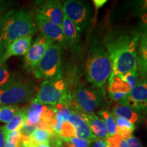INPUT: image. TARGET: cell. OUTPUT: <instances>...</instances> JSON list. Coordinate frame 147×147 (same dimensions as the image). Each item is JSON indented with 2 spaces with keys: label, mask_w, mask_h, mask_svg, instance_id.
I'll use <instances>...</instances> for the list:
<instances>
[{
  "label": "cell",
  "mask_w": 147,
  "mask_h": 147,
  "mask_svg": "<svg viewBox=\"0 0 147 147\" xmlns=\"http://www.w3.org/2000/svg\"><path fill=\"white\" fill-rule=\"evenodd\" d=\"M59 137L60 138H70L72 137H76L75 129L68 121H66L62 125Z\"/></svg>",
  "instance_id": "cell-29"
},
{
  "label": "cell",
  "mask_w": 147,
  "mask_h": 147,
  "mask_svg": "<svg viewBox=\"0 0 147 147\" xmlns=\"http://www.w3.org/2000/svg\"><path fill=\"white\" fill-rule=\"evenodd\" d=\"M5 136L2 127H0V147H5Z\"/></svg>",
  "instance_id": "cell-38"
},
{
  "label": "cell",
  "mask_w": 147,
  "mask_h": 147,
  "mask_svg": "<svg viewBox=\"0 0 147 147\" xmlns=\"http://www.w3.org/2000/svg\"><path fill=\"white\" fill-rule=\"evenodd\" d=\"M86 76L94 87L104 86L113 72V64L107 51L97 40L93 42L85 62Z\"/></svg>",
  "instance_id": "cell-3"
},
{
  "label": "cell",
  "mask_w": 147,
  "mask_h": 147,
  "mask_svg": "<svg viewBox=\"0 0 147 147\" xmlns=\"http://www.w3.org/2000/svg\"><path fill=\"white\" fill-rule=\"evenodd\" d=\"M27 121V108H23L12 117V119L2 127L5 134L10 131H20Z\"/></svg>",
  "instance_id": "cell-20"
},
{
  "label": "cell",
  "mask_w": 147,
  "mask_h": 147,
  "mask_svg": "<svg viewBox=\"0 0 147 147\" xmlns=\"http://www.w3.org/2000/svg\"><path fill=\"white\" fill-rule=\"evenodd\" d=\"M137 10L140 14H144L147 12V0L136 1Z\"/></svg>",
  "instance_id": "cell-36"
},
{
  "label": "cell",
  "mask_w": 147,
  "mask_h": 147,
  "mask_svg": "<svg viewBox=\"0 0 147 147\" xmlns=\"http://www.w3.org/2000/svg\"><path fill=\"white\" fill-rule=\"evenodd\" d=\"M36 14L47 18L51 23L61 27L64 17L63 5L61 1L55 0L42 1L37 3Z\"/></svg>",
  "instance_id": "cell-12"
},
{
  "label": "cell",
  "mask_w": 147,
  "mask_h": 147,
  "mask_svg": "<svg viewBox=\"0 0 147 147\" xmlns=\"http://www.w3.org/2000/svg\"><path fill=\"white\" fill-rule=\"evenodd\" d=\"M67 121L73 125L76 131V137L80 139L87 140L91 142H95L97 138L91 131L89 125L80 113L72 110Z\"/></svg>",
  "instance_id": "cell-14"
},
{
  "label": "cell",
  "mask_w": 147,
  "mask_h": 147,
  "mask_svg": "<svg viewBox=\"0 0 147 147\" xmlns=\"http://www.w3.org/2000/svg\"><path fill=\"white\" fill-rule=\"evenodd\" d=\"M106 142L108 144V147H129L125 140H124L117 134H115L113 136L108 137Z\"/></svg>",
  "instance_id": "cell-31"
},
{
  "label": "cell",
  "mask_w": 147,
  "mask_h": 147,
  "mask_svg": "<svg viewBox=\"0 0 147 147\" xmlns=\"http://www.w3.org/2000/svg\"><path fill=\"white\" fill-rule=\"evenodd\" d=\"M89 125L91 131L95 136L99 139H106L109 137L104 121L98 117L95 113H80Z\"/></svg>",
  "instance_id": "cell-17"
},
{
  "label": "cell",
  "mask_w": 147,
  "mask_h": 147,
  "mask_svg": "<svg viewBox=\"0 0 147 147\" xmlns=\"http://www.w3.org/2000/svg\"><path fill=\"white\" fill-rule=\"evenodd\" d=\"M115 122L117 125L116 134L122 137L124 140L131 136L136 129L135 125L121 117H115Z\"/></svg>",
  "instance_id": "cell-22"
},
{
  "label": "cell",
  "mask_w": 147,
  "mask_h": 147,
  "mask_svg": "<svg viewBox=\"0 0 147 147\" xmlns=\"http://www.w3.org/2000/svg\"><path fill=\"white\" fill-rule=\"evenodd\" d=\"M141 34L139 30H111L104 39V48L113 64L110 76L137 71V50Z\"/></svg>",
  "instance_id": "cell-1"
},
{
  "label": "cell",
  "mask_w": 147,
  "mask_h": 147,
  "mask_svg": "<svg viewBox=\"0 0 147 147\" xmlns=\"http://www.w3.org/2000/svg\"><path fill=\"white\" fill-rule=\"evenodd\" d=\"M21 147H52L50 142L38 143L32 140L29 137L21 136Z\"/></svg>",
  "instance_id": "cell-32"
},
{
  "label": "cell",
  "mask_w": 147,
  "mask_h": 147,
  "mask_svg": "<svg viewBox=\"0 0 147 147\" xmlns=\"http://www.w3.org/2000/svg\"><path fill=\"white\" fill-rule=\"evenodd\" d=\"M137 71L140 79H147V36L142 35L137 50Z\"/></svg>",
  "instance_id": "cell-18"
},
{
  "label": "cell",
  "mask_w": 147,
  "mask_h": 147,
  "mask_svg": "<svg viewBox=\"0 0 147 147\" xmlns=\"http://www.w3.org/2000/svg\"><path fill=\"white\" fill-rule=\"evenodd\" d=\"M4 49H3V48L2 47V45H1V40H0V59H1V57H2V55L3 54V53H4Z\"/></svg>",
  "instance_id": "cell-40"
},
{
  "label": "cell",
  "mask_w": 147,
  "mask_h": 147,
  "mask_svg": "<svg viewBox=\"0 0 147 147\" xmlns=\"http://www.w3.org/2000/svg\"><path fill=\"white\" fill-rule=\"evenodd\" d=\"M104 94V89L78 88L72 95V109L79 113H93L102 103Z\"/></svg>",
  "instance_id": "cell-7"
},
{
  "label": "cell",
  "mask_w": 147,
  "mask_h": 147,
  "mask_svg": "<svg viewBox=\"0 0 147 147\" xmlns=\"http://www.w3.org/2000/svg\"><path fill=\"white\" fill-rule=\"evenodd\" d=\"M56 135L54 132L46 129L36 128L32 134H31L30 138L32 140L38 143H46L50 142L51 140L54 136Z\"/></svg>",
  "instance_id": "cell-24"
},
{
  "label": "cell",
  "mask_w": 147,
  "mask_h": 147,
  "mask_svg": "<svg viewBox=\"0 0 147 147\" xmlns=\"http://www.w3.org/2000/svg\"><path fill=\"white\" fill-rule=\"evenodd\" d=\"M48 105L38 102L35 99L27 108V121L28 124L36 126L47 113L49 108Z\"/></svg>",
  "instance_id": "cell-19"
},
{
  "label": "cell",
  "mask_w": 147,
  "mask_h": 147,
  "mask_svg": "<svg viewBox=\"0 0 147 147\" xmlns=\"http://www.w3.org/2000/svg\"><path fill=\"white\" fill-rule=\"evenodd\" d=\"M61 46L53 44L34 71L35 77L47 80L61 76Z\"/></svg>",
  "instance_id": "cell-6"
},
{
  "label": "cell",
  "mask_w": 147,
  "mask_h": 147,
  "mask_svg": "<svg viewBox=\"0 0 147 147\" xmlns=\"http://www.w3.org/2000/svg\"><path fill=\"white\" fill-rule=\"evenodd\" d=\"M62 141V147H89L91 141L80 139L76 137L70 138H61Z\"/></svg>",
  "instance_id": "cell-26"
},
{
  "label": "cell",
  "mask_w": 147,
  "mask_h": 147,
  "mask_svg": "<svg viewBox=\"0 0 147 147\" xmlns=\"http://www.w3.org/2000/svg\"><path fill=\"white\" fill-rule=\"evenodd\" d=\"M118 76H120L123 80L126 82L130 86L131 89L136 85L140 80V76L138 71H131V72L125 73L124 74L118 75Z\"/></svg>",
  "instance_id": "cell-28"
},
{
  "label": "cell",
  "mask_w": 147,
  "mask_h": 147,
  "mask_svg": "<svg viewBox=\"0 0 147 147\" xmlns=\"http://www.w3.org/2000/svg\"><path fill=\"white\" fill-rule=\"evenodd\" d=\"M63 9L64 14L74 24L79 32H83L89 27L91 21L92 9L87 1H65Z\"/></svg>",
  "instance_id": "cell-8"
},
{
  "label": "cell",
  "mask_w": 147,
  "mask_h": 147,
  "mask_svg": "<svg viewBox=\"0 0 147 147\" xmlns=\"http://www.w3.org/2000/svg\"><path fill=\"white\" fill-rule=\"evenodd\" d=\"M19 110L18 105L0 106V122L8 123Z\"/></svg>",
  "instance_id": "cell-25"
},
{
  "label": "cell",
  "mask_w": 147,
  "mask_h": 147,
  "mask_svg": "<svg viewBox=\"0 0 147 147\" xmlns=\"http://www.w3.org/2000/svg\"><path fill=\"white\" fill-rule=\"evenodd\" d=\"M21 134L20 131H13L5 134V143L16 146H21Z\"/></svg>",
  "instance_id": "cell-30"
},
{
  "label": "cell",
  "mask_w": 147,
  "mask_h": 147,
  "mask_svg": "<svg viewBox=\"0 0 147 147\" xmlns=\"http://www.w3.org/2000/svg\"><path fill=\"white\" fill-rule=\"evenodd\" d=\"M34 99L45 105L53 106L61 104L72 108V93L61 76L44 80Z\"/></svg>",
  "instance_id": "cell-4"
},
{
  "label": "cell",
  "mask_w": 147,
  "mask_h": 147,
  "mask_svg": "<svg viewBox=\"0 0 147 147\" xmlns=\"http://www.w3.org/2000/svg\"><path fill=\"white\" fill-rule=\"evenodd\" d=\"M131 90L130 86L119 76H110L108 79V93L114 101L121 102Z\"/></svg>",
  "instance_id": "cell-15"
},
{
  "label": "cell",
  "mask_w": 147,
  "mask_h": 147,
  "mask_svg": "<svg viewBox=\"0 0 147 147\" xmlns=\"http://www.w3.org/2000/svg\"><path fill=\"white\" fill-rule=\"evenodd\" d=\"M129 147H143L140 141L133 135L125 140Z\"/></svg>",
  "instance_id": "cell-35"
},
{
  "label": "cell",
  "mask_w": 147,
  "mask_h": 147,
  "mask_svg": "<svg viewBox=\"0 0 147 147\" xmlns=\"http://www.w3.org/2000/svg\"><path fill=\"white\" fill-rule=\"evenodd\" d=\"M34 15L37 28L41 32L42 36L52 40L53 43L55 42L62 47H67L61 27L51 23L40 14H36Z\"/></svg>",
  "instance_id": "cell-11"
},
{
  "label": "cell",
  "mask_w": 147,
  "mask_h": 147,
  "mask_svg": "<svg viewBox=\"0 0 147 147\" xmlns=\"http://www.w3.org/2000/svg\"><path fill=\"white\" fill-rule=\"evenodd\" d=\"M34 84L26 79L14 76L0 89V106L17 105L32 99Z\"/></svg>",
  "instance_id": "cell-5"
},
{
  "label": "cell",
  "mask_w": 147,
  "mask_h": 147,
  "mask_svg": "<svg viewBox=\"0 0 147 147\" xmlns=\"http://www.w3.org/2000/svg\"><path fill=\"white\" fill-rule=\"evenodd\" d=\"M53 42L43 36L35 40L25 56L24 67L28 71H34L41 60L46 51L53 45Z\"/></svg>",
  "instance_id": "cell-10"
},
{
  "label": "cell",
  "mask_w": 147,
  "mask_h": 147,
  "mask_svg": "<svg viewBox=\"0 0 147 147\" xmlns=\"http://www.w3.org/2000/svg\"><path fill=\"white\" fill-rule=\"evenodd\" d=\"M120 103L128 106L136 113H147V79H140Z\"/></svg>",
  "instance_id": "cell-9"
},
{
  "label": "cell",
  "mask_w": 147,
  "mask_h": 147,
  "mask_svg": "<svg viewBox=\"0 0 147 147\" xmlns=\"http://www.w3.org/2000/svg\"><path fill=\"white\" fill-rule=\"evenodd\" d=\"M7 9H8V7H7L6 3H2L0 1V34H1L3 27L5 16L7 12H6Z\"/></svg>",
  "instance_id": "cell-34"
},
{
  "label": "cell",
  "mask_w": 147,
  "mask_h": 147,
  "mask_svg": "<svg viewBox=\"0 0 147 147\" xmlns=\"http://www.w3.org/2000/svg\"><path fill=\"white\" fill-rule=\"evenodd\" d=\"M139 31L141 35L147 36V12L141 14Z\"/></svg>",
  "instance_id": "cell-33"
},
{
  "label": "cell",
  "mask_w": 147,
  "mask_h": 147,
  "mask_svg": "<svg viewBox=\"0 0 147 147\" xmlns=\"http://www.w3.org/2000/svg\"><path fill=\"white\" fill-rule=\"evenodd\" d=\"M113 115L115 117H121V118L125 119L126 120L129 121L133 124L136 123L140 118L138 113L134 111L128 106L121 104V103L117 104L113 108Z\"/></svg>",
  "instance_id": "cell-21"
},
{
  "label": "cell",
  "mask_w": 147,
  "mask_h": 147,
  "mask_svg": "<svg viewBox=\"0 0 147 147\" xmlns=\"http://www.w3.org/2000/svg\"><path fill=\"white\" fill-rule=\"evenodd\" d=\"M107 2L106 0H95L93 1V3H94L95 8L98 9L102 7L105 3Z\"/></svg>",
  "instance_id": "cell-39"
},
{
  "label": "cell",
  "mask_w": 147,
  "mask_h": 147,
  "mask_svg": "<svg viewBox=\"0 0 147 147\" xmlns=\"http://www.w3.org/2000/svg\"><path fill=\"white\" fill-rule=\"evenodd\" d=\"M92 147H108V144L106 140L103 139H97Z\"/></svg>",
  "instance_id": "cell-37"
},
{
  "label": "cell",
  "mask_w": 147,
  "mask_h": 147,
  "mask_svg": "<svg viewBox=\"0 0 147 147\" xmlns=\"http://www.w3.org/2000/svg\"><path fill=\"white\" fill-rule=\"evenodd\" d=\"M32 36H25L14 40L5 49V52L0 59V65L5 63L8 59L14 56H23L27 54L32 45Z\"/></svg>",
  "instance_id": "cell-13"
},
{
  "label": "cell",
  "mask_w": 147,
  "mask_h": 147,
  "mask_svg": "<svg viewBox=\"0 0 147 147\" xmlns=\"http://www.w3.org/2000/svg\"><path fill=\"white\" fill-rule=\"evenodd\" d=\"M37 30L34 14L25 10L8 11L5 16L3 27L0 34L3 49L5 51L11 42L18 38L32 36Z\"/></svg>",
  "instance_id": "cell-2"
},
{
  "label": "cell",
  "mask_w": 147,
  "mask_h": 147,
  "mask_svg": "<svg viewBox=\"0 0 147 147\" xmlns=\"http://www.w3.org/2000/svg\"><path fill=\"white\" fill-rule=\"evenodd\" d=\"M61 28L67 46L70 47L73 50L78 49L80 42V32L76 29L74 24L65 14H64Z\"/></svg>",
  "instance_id": "cell-16"
},
{
  "label": "cell",
  "mask_w": 147,
  "mask_h": 147,
  "mask_svg": "<svg viewBox=\"0 0 147 147\" xmlns=\"http://www.w3.org/2000/svg\"><path fill=\"white\" fill-rule=\"evenodd\" d=\"M14 76L15 75L12 74L6 64L0 65V89L10 82Z\"/></svg>",
  "instance_id": "cell-27"
},
{
  "label": "cell",
  "mask_w": 147,
  "mask_h": 147,
  "mask_svg": "<svg viewBox=\"0 0 147 147\" xmlns=\"http://www.w3.org/2000/svg\"><path fill=\"white\" fill-rule=\"evenodd\" d=\"M99 115L102 117V120L104 121V124H105L109 137L113 136L116 134L117 125H116L115 119L114 118L113 113H110L108 110L102 109L100 110Z\"/></svg>",
  "instance_id": "cell-23"
}]
</instances>
